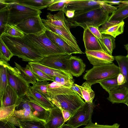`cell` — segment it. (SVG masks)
Returning <instances> with one entry per match:
<instances>
[{
  "instance_id": "6f0895ef",
  "label": "cell",
  "mask_w": 128,
  "mask_h": 128,
  "mask_svg": "<svg viewBox=\"0 0 128 128\" xmlns=\"http://www.w3.org/2000/svg\"><path fill=\"white\" fill-rule=\"evenodd\" d=\"M60 128H75L66 124H64Z\"/></svg>"
},
{
  "instance_id": "ac0fdd59",
  "label": "cell",
  "mask_w": 128,
  "mask_h": 128,
  "mask_svg": "<svg viewBox=\"0 0 128 128\" xmlns=\"http://www.w3.org/2000/svg\"><path fill=\"white\" fill-rule=\"evenodd\" d=\"M19 98L15 90L8 85L1 97L0 98V107H8L18 106L20 101Z\"/></svg>"
},
{
  "instance_id": "f35d334b",
  "label": "cell",
  "mask_w": 128,
  "mask_h": 128,
  "mask_svg": "<svg viewBox=\"0 0 128 128\" xmlns=\"http://www.w3.org/2000/svg\"><path fill=\"white\" fill-rule=\"evenodd\" d=\"M117 76L99 83L100 86L108 93L110 91L119 88L117 80Z\"/></svg>"
},
{
  "instance_id": "b9f144b4",
  "label": "cell",
  "mask_w": 128,
  "mask_h": 128,
  "mask_svg": "<svg viewBox=\"0 0 128 128\" xmlns=\"http://www.w3.org/2000/svg\"><path fill=\"white\" fill-rule=\"evenodd\" d=\"M0 34L3 33L6 25L8 24V10L7 8L0 11Z\"/></svg>"
},
{
  "instance_id": "4fadbf2b",
  "label": "cell",
  "mask_w": 128,
  "mask_h": 128,
  "mask_svg": "<svg viewBox=\"0 0 128 128\" xmlns=\"http://www.w3.org/2000/svg\"><path fill=\"white\" fill-rule=\"evenodd\" d=\"M85 53L90 62L93 66L111 64L115 60L114 56L104 51H87Z\"/></svg>"
},
{
  "instance_id": "d6986e66",
  "label": "cell",
  "mask_w": 128,
  "mask_h": 128,
  "mask_svg": "<svg viewBox=\"0 0 128 128\" xmlns=\"http://www.w3.org/2000/svg\"><path fill=\"white\" fill-rule=\"evenodd\" d=\"M26 95L30 100L47 110H50L55 106L50 101L30 86Z\"/></svg>"
},
{
  "instance_id": "d6a6232c",
  "label": "cell",
  "mask_w": 128,
  "mask_h": 128,
  "mask_svg": "<svg viewBox=\"0 0 128 128\" xmlns=\"http://www.w3.org/2000/svg\"><path fill=\"white\" fill-rule=\"evenodd\" d=\"M14 115L18 118L20 121L42 120L37 118L32 114L31 110L23 109L18 110H15Z\"/></svg>"
},
{
  "instance_id": "5b68a950",
  "label": "cell",
  "mask_w": 128,
  "mask_h": 128,
  "mask_svg": "<svg viewBox=\"0 0 128 128\" xmlns=\"http://www.w3.org/2000/svg\"><path fill=\"white\" fill-rule=\"evenodd\" d=\"M8 3V24L16 25L29 17L40 15V10L22 4L16 0H6Z\"/></svg>"
},
{
  "instance_id": "30bf717a",
  "label": "cell",
  "mask_w": 128,
  "mask_h": 128,
  "mask_svg": "<svg viewBox=\"0 0 128 128\" xmlns=\"http://www.w3.org/2000/svg\"><path fill=\"white\" fill-rule=\"evenodd\" d=\"M16 26L25 35L35 34L46 30L40 15L28 18Z\"/></svg>"
},
{
  "instance_id": "ffe728a7",
  "label": "cell",
  "mask_w": 128,
  "mask_h": 128,
  "mask_svg": "<svg viewBox=\"0 0 128 128\" xmlns=\"http://www.w3.org/2000/svg\"><path fill=\"white\" fill-rule=\"evenodd\" d=\"M108 94L107 99L113 104H126L128 100V88L126 87H120L110 91Z\"/></svg>"
},
{
  "instance_id": "c3c4849f",
  "label": "cell",
  "mask_w": 128,
  "mask_h": 128,
  "mask_svg": "<svg viewBox=\"0 0 128 128\" xmlns=\"http://www.w3.org/2000/svg\"><path fill=\"white\" fill-rule=\"evenodd\" d=\"M118 84L120 87L123 86L126 83V81L124 76L120 73L117 77Z\"/></svg>"
},
{
  "instance_id": "db71d44e",
  "label": "cell",
  "mask_w": 128,
  "mask_h": 128,
  "mask_svg": "<svg viewBox=\"0 0 128 128\" xmlns=\"http://www.w3.org/2000/svg\"><path fill=\"white\" fill-rule=\"evenodd\" d=\"M8 3L6 0H0V11L7 8Z\"/></svg>"
},
{
  "instance_id": "f1b7e54d",
  "label": "cell",
  "mask_w": 128,
  "mask_h": 128,
  "mask_svg": "<svg viewBox=\"0 0 128 128\" xmlns=\"http://www.w3.org/2000/svg\"><path fill=\"white\" fill-rule=\"evenodd\" d=\"M7 62L0 60V98L2 96L8 85L6 70Z\"/></svg>"
},
{
  "instance_id": "11a10c76",
  "label": "cell",
  "mask_w": 128,
  "mask_h": 128,
  "mask_svg": "<svg viewBox=\"0 0 128 128\" xmlns=\"http://www.w3.org/2000/svg\"><path fill=\"white\" fill-rule=\"evenodd\" d=\"M75 12L74 10H68L66 11L65 14L68 18H71L74 16Z\"/></svg>"
},
{
  "instance_id": "44dd1931",
  "label": "cell",
  "mask_w": 128,
  "mask_h": 128,
  "mask_svg": "<svg viewBox=\"0 0 128 128\" xmlns=\"http://www.w3.org/2000/svg\"><path fill=\"white\" fill-rule=\"evenodd\" d=\"M86 65L79 57L71 56L68 60L69 71L76 77L81 75L86 69Z\"/></svg>"
},
{
  "instance_id": "f5cc1de1",
  "label": "cell",
  "mask_w": 128,
  "mask_h": 128,
  "mask_svg": "<svg viewBox=\"0 0 128 128\" xmlns=\"http://www.w3.org/2000/svg\"><path fill=\"white\" fill-rule=\"evenodd\" d=\"M73 91L77 93L82 98H83V96L81 90L80 88L77 86V84L73 82L70 88Z\"/></svg>"
},
{
  "instance_id": "9c48e42d",
  "label": "cell",
  "mask_w": 128,
  "mask_h": 128,
  "mask_svg": "<svg viewBox=\"0 0 128 128\" xmlns=\"http://www.w3.org/2000/svg\"><path fill=\"white\" fill-rule=\"evenodd\" d=\"M104 3L105 0H69L63 12L65 14L67 10L75 11L74 16H75L100 8Z\"/></svg>"
},
{
  "instance_id": "4316f807",
  "label": "cell",
  "mask_w": 128,
  "mask_h": 128,
  "mask_svg": "<svg viewBox=\"0 0 128 128\" xmlns=\"http://www.w3.org/2000/svg\"><path fill=\"white\" fill-rule=\"evenodd\" d=\"M118 7V8L109 16L108 21L122 22L128 17V5L120 4Z\"/></svg>"
},
{
  "instance_id": "7dc6e473",
  "label": "cell",
  "mask_w": 128,
  "mask_h": 128,
  "mask_svg": "<svg viewBox=\"0 0 128 128\" xmlns=\"http://www.w3.org/2000/svg\"><path fill=\"white\" fill-rule=\"evenodd\" d=\"M102 6L105 10L109 14L113 12L116 10L118 8L117 6H112L109 4L104 3L102 5Z\"/></svg>"
},
{
  "instance_id": "4dcf8cb0",
  "label": "cell",
  "mask_w": 128,
  "mask_h": 128,
  "mask_svg": "<svg viewBox=\"0 0 128 128\" xmlns=\"http://www.w3.org/2000/svg\"><path fill=\"white\" fill-rule=\"evenodd\" d=\"M48 80L37 81L30 87L42 94L51 101V98L48 92V85L49 82Z\"/></svg>"
},
{
  "instance_id": "7c38bea8",
  "label": "cell",
  "mask_w": 128,
  "mask_h": 128,
  "mask_svg": "<svg viewBox=\"0 0 128 128\" xmlns=\"http://www.w3.org/2000/svg\"><path fill=\"white\" fill-rule=\"evenodd\" d=\"M46 28L56 33L70 45L76 50L80 54H84L78 46L76 40L71 32H69L62 28L54 26L46 19H42Z\"/></svg>"
},
{
  "instance_id": "91938a15",
  "label": "cell",
  "mask_w": 128,
  "mask_h": 128,
  "mask_svg": "<svg viewBox=\"0 0 128 128\" xmlns=\"http://www.w3.org/2000/svg\"><path fill=\"white\" fill-rule=\"evenodd\" d=\"M124 48L128 51V44L124 45Z\"/></svg>"
},
{
  "instance_id": "680465c9",
  "label": "cell",
  "mask_w": 128,
  "mask_h": 128,
  "mask_svg": "<svg viewBox=\"0 0 128 128\" xmlns=\"http://www.w3.org/2000/svg\"><path fill=\"white\" fill-rule=\"evenodd\" d=\"M121 3L125 5H128V0H121Z\"/></svg>"
},
{
  "instance_id": "52a82bcc",
  "label": "cell",
  "mask_w": 128,
  "mask_h": 128,
  "mask_svg": "<svg viewBox=\"0 0 128 128\" xmlns=\"http://www.w3.org/2000/svg\"><path fill=\"white\" fill-rule=\"evenodd\" d=\"M6 70L8 84L17 93L19 98L26 95L30 87L16 67H13L7 62Z\"/></svg>"
},
{
  "instance_id": "603a6c76",
  "label": "cell",
  "mask_w": 128,
  "mask_h": 128,
  "mask_svg": "<svg viewBox=\"0 0 128 128\" xmlns=\"http://www.w3.org/2000/svg\"><path fill=\"white\" fill-rule=\"evenodd\" d=\"M28 102L31 107V110L32 114L39 120L46 122L50 115V110H47L45 109L30 100L28 97Z\"/></svg>"
},
{
  "instance_id": "f6af8a7d",
  "label": "cell",
  "mask_w": 128,
  "mask_h": 128,
  "mask_svg": "<svg viewBox=\"0 0 128 128\" xmlns=\"http://www.w3.org/2000/svg\"><path fill=\"white\" fill-rule=\"evenodd\" d=\"M121 22L111 21H106L104 24L102 25V26L99 28V30L102 34L103 32L107 30L110 27L117 24Z\"/></svg>"
},
{
  "instance_id": "277c9868",
  "label": "cell",
  "mask_w": 128,
  "mask_h": 128,
  "mask_svg": "<svg viewBox=\"0 0 128 128\" xmlns=\"http://www.w3.org/2000/svg\"><path fill=\"white\" fill-rule=\"evenodd\" d=\"M86 72L83 79L91 85L115 77L120 73L118 66L114 63L94 66Z\"/></svg>"
},
{
  "instance_id": "8fae6325",
  "label": "cell",
  "mask_w": 128,
  "mask_h": 128,
  "mask_svg": "<svg viewBox=\"0 0 128 128\" xmlns=\"http://www.w3.org/2000/svg\"><path fill=\"white\" fill-rule=\"evenodd\" d=\"M71 56L67 54L50 56L37 62L52 68L69 72L68 60Z\"/></svg>"
},
{
  "instance_id": "7a4b0ae2",
  "label": "cell",
  "mask_w": 128,
  "mask_h": 128,
  "mask_svg": "<svg viewBox=\"0 0 128 128\" xmlns=\"http://www.w3.org/2000/svg\"><path fill=\"white\" fill-rule=\"evenodd\" d=\"M109 14L102 6L66 19L70 28L80 26L84 30L89 26L99 28L108 20Z\"/></svg>"
},
{
  "instance_id": "94428289",
  "label": "cell",
  "mask_w": 128,
  "mask_h": 128,
  "mask_svg": "<svg viewBox=\"0 0 128 128\" xmlns=\"http://www.w3.org/2000/svg\"><path fill=\"white\" fill-rule=\"evenodd\" d=\"M126 104L128 107V100L126 102Z\"/></svg>"
},
{
  "instance_id": "5bb4252c",
  "label": "cell",
  "mask_w": 128,
  "mask_h": 128,
  "mask_svg": "<svg viewBox=\"0 0 128 128\" xmlns=\"http://www.w3.org/2000/svg\"><path fill=\"white\" fill-rule=\"evenodd\" d=\"M45 33L47 36L55 44L66 54L70 55L73 54H80L76 50L56 33L46 28Z\"/></svg>"
},
{
  "instance_id": "816d5d0a",
  "label": "cell",
  "mask_w": 128,
  "mask_h": 128,
  "mask_svg": "<svg viewBox=\"0 0 128 128\" xmlns=\"http://www.w3.org/2000/svg\"><path fill=\"white\" fill-rule=\"evenodd\" d=\"M61 110L62 113L65 123L66 122L68 121L70 119L72 115L71 112L68 110L63 109H61Z\"/></svg>"
},
{
  "instance_id": "83f0119b",
  "label": "cell",
  "mask_w": 128,
  "mask_h": 128,
  "mask_svg": "<svg viewBox=\"0 0 128 128\" xmlns=\"http://www.w3.org/2000/svg\"><path fill=\"white\" fill-rule=\"evenodd\" d=\"M114 56L118 64L120 73L124 76L126 81V83L123 86L128 88V58L126 56Z\"/></svg>"
},
{
  "instance_id": "d590c367",
  "label": "cell",
  "mask_w": 128,
  "mask_h": 128,
  "mask_svg": "<svg viewBox=\"0 0 128 128\" xmlns=\"http://www.w3.org/2000/svg\"><path fill=\"white\" fill-rule=\"evenodd\" d=\"M30 70L36 77L37 81L47 80L54 82L53 76L48 75L42 71L27 64L26 67Z\"/></svg>"
},
{
  "instance_id": "ee69618b",
  "label": "cell",
  "mask_w": 128,
  "mask_h": 128,
  "mask_svg": "<svg viewBox=\"0 0 128 128\" xmlns=\"http://www.w3.org/2000/svg\"><path fill=\"white\" fill-rule=\"evenodd\" d=\"M120 125L117 123L112 125H104L94 123L90 121L88 124L83 128H119Z\"/></svg>"
},
{
  "instance_id": "6125c7cd",
  "label": "cell",
  "mask_w": 128,
  "mask_h": 128,
  "mask_svg": "<svg viewBox=\"0 0 128 128\" xmlns=\"http://www.w3.org/2000/svg\"><path fill=\"white\" fill-rule=\"evenodd\" d=\"M126 56L128 58V54Z\"/></svg>"
},
{
  "instance_id": "6da1fadb",
  "label": "cell",
  "mask_w": 128,
  "mask_h": 128,
  "mask_svg": "<svg viewBox=\"0 0 128 128\" xmlns=\"http://www.w3.org/2000/svg\"><path fill=\"white\" fill-rule=\"evenodd\" d=\"M0 37L13 55L22 58L23 61L37 62L44 57L22 38L4 34L0 35Z\"/></svg>"
},
{
  "instance_id": "7402d4cb",
  "label": "cell",
  "mask_w": 128,
  "mask_h": 128,
  "mask_svg": "<svg viewBox=\"0 0 128 128\" xmlns=\"http://www.w3.org/2000/svg\"><path fill=\"white\" fill-rule=\"evenodd\" d=\"M64 14L62 11H60L54 15L48 13L46 20L53 25L62 28L70 33V27L65 17Z\"/></svg>"
},
{
  "instance_id": "9a60e30c",
  "label": "cell",
  "mask_w": 128,
  "mask_h": 128,
  "mask_svg": "<svg viewBox=\"0 0 128 128\" xmlns=\"http://www.w3.org/2000/svg\"><path fill=\"white\" fill-rule=\"evenodd\" d=\"M65 123L60 109L56 106L50 109V113L45 126L46 128H60Z\"/></svg>"
},
{
  "instance_id": "bcb514c9",
  "label": "cell",
  "mask_w": 128,
  "mask_h": 128,
  "mask_svg": "<svg viewBox=\"0 0 128 128\" xmlns=\"http://www.w3.org/2000/svg\"><path fill=\"white\" fill-rule=\"evenodd\" d=\"M91 32L98 39L102 38V34L99 30V28L93 26H89L87 27Z\"/></svg>"
},
{
  "instance_id": "8992f818",
  "label": "cell",
  "mask_w": 128,
  "mask_h": 128,
  "mask_svg": "<svg viewBox=\"0 0 128 128\" xmlns=\"http://www.w3.org/2000/svg\"><path fill=\"white\" fill-rule=\"evenodd\" d=\"M51 102L60 109L70 111L72 115L86 103L75 92L70 94L56 96L52 99Z\"/></svg>"
},
{
  "instance_id": "e575fe53",
  "label": "cell",
  "mask_w": 128,
  "mask_h": 128,
  "mask_svg": "<svg viewBox=\"0 0 128 128\" xmlns=\"http://www.w3.org/2000/svg\"><path fill=\"white\" fill-rule=\"evenodd\" d=\"M2 34L21 38H23L25 35L24 34L16 25L8 24L5 26Z\"/></svg>"
},
{
  "instance_id": "3957f363",
  "label": "cell",
  "mask_w": 128,
  "mask_h": 128,
  "mask_svg": "<svg viewBox=\"0 0 128 128\" xmlns=\"http://www.w3.org/2000/svg\"><path fill=\"white\" fill-rule=\"evenodd\" d=\"M22 38L44 57L67 54L51 40L46 35L45 32L35 34L25 35Z\"/></svg>"
},
{
  "instance_id": "7bdbcfd3",
  "label": "cell",
  "mask_w": 128,
  "mask_h": 128,
  "mask_svg": "<svg viewBox=\"0 0 128 128\" xmlns=\"http://www.w3.org/2000/svg\"><path fill=\"white\" fill-rule=\"evenodd\" d=\"M54 82H57L63 86L70 88L72 84L74 82L72 80L68 78L53 76Z\"/></svg>"
},
{
  "instance_id": "8d00e7d4",
  "label": "cell",
  "mask_w": 128,
  "mask_h": 128,
  "mask_svg": "<svg viewBox=\"0 0 128 128\" xmlns=\"http://www.w3.org/2000/svg\"><path fill=\"white\" fill-rule=\"evenodd\" d=\"M14 56L0 37V60L8 62Z\"/></svg>"
},
{
  "instance_id": "f907efd6",
  "label": "cell",
  "mask_w": 128,
  "mask_h": 128,
  "mask_svg": "<svg viewBox=\"0 0 128 128\" xmlns=\"http://www.w3.org/2000/svg\"><path fill=\"white\" fill-rule=\"evenodd\" d=\"M0 128H16L14 125L4 120H0Z\"/></svg>"
},
{
  "instance_id": "ab89813d",
  "label": "cell",
  "mask_w": 128,
  "mask_h": 128,
  "mask_svg": "<svg viewBox=\"0 0 128 128\" xmlns=\"http://www.w3.org/2000/svg\"><path fill=\"white\" fill-rule=\"evenodd\" d=\"M17 106L0 107V120H6L14 115V110Z\"/></svg>"
},
{
  "instance_id": "1f68e13d",
  "label": "cell",
  "mask_w": 128,
  "mask_h": 128,
  "mask_svg": "<svg viewBox=\"0 0 128 128\" xmlns=\"http://www.w3.org/2000/svg\"><path fill=\"white\" fill-rule=\"evenodd\" d=\"M14 62L16 67L19 70L22 76L26 82L29 84H34L37 80L32 71L26 67L22 66L17 63Z\"/></svg>"
},
{
  "instance_id": "2e32d148",
  "label": "cell",
  "mask_w": 128,
  "mask_h": 128,
  "mask_svg": "<svg viewBox=\"0 0 128 128\" xmlns=\"http://www.w3.org/2000/svg\"><path fill=\"white\" fill-rule=\"evenodd\" d=\"M83 40L85 51H104L98 39L91 32L87 27L84 29Z\"/></svg>"
},
{
  "instance_id": "d4e9b609",
  "label": "cell",
  "mask_w": 128,
  "mask_h": 128,
  "mask_svg": "<svg viewBox=\"0 0 128 128\" xmlns=\"http://www.w3.org/2000/svg\"><path fill=\"white\" fill-rule=\"evenodd\" d=\"M20 4L40 10L48 8L56 0H16Z\"/></svg>"
},
{
  "instance_id": "9f6ffc18",
  "label": "cell",
  "mask_w": 128,
  "mask_h": 128,
  "mask_svg": "<svg viewBox=\"0 0 128 128\" xmlns=\"http://www.w3.org/2000/svg\"><path fill=\"white\" fill-rule=\"evenodd\" d=\"M121 0H105V3L109 4L110 5L113 4H118L119 5L121 3Z\"/></svg>"
},
{
  "instance_id": "60d3db41",
  "label": "cell",
  "mask_w": 128,
  "mask_h": 128,
  "mask_svg": "<svg viewBox=\"0 0 128 128\" xmlns=\"http://www.w3.org/2000/svg\"><path fill=\"white\" fill-rule=\"evenodd\" d=\"M69 0H56L54 2L48 7L47 10L51 11L58 10L63 11Z\"/></svg>"
},
{
  "instance_id": "cb8c5ba5",
  "label": "cell",
  "mask_w": 128,
  "mask_h": 128,
  "mask_svg": "<svg viewBox=\"0 0 128 128\" xmlns=\"http://www.w3.org/2000/svg\"><path fill=\"white\" fill-rule=\"evenodd\" d=\"M48 89L51 100L58 95L68 94L75 92L71 88L63 86L55 82L48 84Z\"/></svg>"
},
{
  "instance_id": "681fc988",
  "label": "cell",
  "mask_w": 128,
  "mask_h": 128,
  "mask_svg": "<svg viewBox=\"0 0 128 128\" xmlns=\"http://www.w3.org/2000/svg\"><path fill=\"white\" fill-rule=\"evenodd\" d=\"M3 120L6 121L15 126L19 127L20 126L19 121L18 118L14 115L7 119Z\"/></svg>"
},
{
  "instance_id": "f546056e",
  "label": "cell",
  "mask_w": 128,
  "mask_h": 128,
  "mask_svg": "<svg viewBox=\"0 0 128 128\" xmlns=\"http://www.w3.org/2000/svg\"><path fill=\"white\" fill-rule=\"evenodd\" d=\"M91 85L87 82H84L81 86L77 84L80 89L83 99L85 102L92 103L95 96V93L92 89Z\"/></svg>"
},
{
  "instance_id": "484cf974",
  "label": "cell",
  "mask_w": 128,
  "mask_h": 128,
  "mask_svg": "<svg viewBox=\"0 0 128 128\" xmlns=\"http://www.w3.org/2000/svg\"><path fill=\"white\" fill-rule=\"evenodd\" d=\"M98 40L104 51L112 56L113 50L116 47L115 38L110 35L102 34L101 38Z\"/></svg>"
},
{
  "instance_id": "836d02e7",
  "label": "cell",
  "mask_w": 128,
  "mask_h": 128,
  "mask_svg": "<svg viewBox=\"0 0 128 128\" xmlns=\"http://www.w3.org/2000/svg\"><path fill=\"white\" fill-rule=\"evenodd\" d=\"M124 26V22L123 20L119 23L110 27L102 34L110 35L115 38L117 36L123 33Z\"/></svg>"
},
{
  "instance_id": "ba28073f",
  "label": "cell",
  "mask_w": 128,
  "mask_h": 128,
  "mask_svg": "<svg viewBox=\"0 0 128 128\" xmlns=\"http://www.w3.org/2000/svg\"><path fill=\"white\" fill-rule=\"evenodd\" d=\"M94 106L93 102H86L73 113L66 124L75 128L82 125H86L91 120Z\"/></svg>"
},
{
  "instance_id": "e0dca14e",
  "label": "cell",
  "mask_w": 128,
  "mask_h": 128,
  "mask_svg": "<svg viewBox=\"0 0 128 128\" xmlns=\"http://www.w3.org/2000/svg\"><path fill=\"white\" fill-rule=\"evenodd\" d=\"M28 64L50 76L73 79L72 76L68 71L55 69L41 64L37 62H30Z\"/></svg>"
},
{
  "instance_id": "74e56055",
  "label": "cell",
  "mask_w": 128,
  "mask_h": 128,
  "mask_svg": "<svg viewBox=\"0 0 128 128\" xmlns=\"http://www.w3.org/2000/svg\"><path fill=\"white\" fill-rule=\"evenodd\" d=\"M20 128H46V122L42 120L19 121Z\"/></svg>"
}]
</instances>
